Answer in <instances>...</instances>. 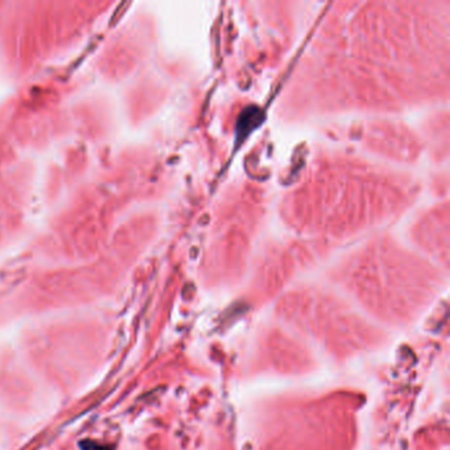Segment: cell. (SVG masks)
Listing matches in <instances>:
<instances>
[{
    "label": "cell",
    "mask_w": 450,
    "mask_h": 450,
    "mask_svg": "<svg viewBox=\"0 0 450 450\" xmlns=\"http://www.w3.org/2000/svg\"><path fill=\"white\" fill-rule=\"evenodd\" d=\"M82 446H83V450H107L106 446L98 445V444H95V442H91V441H85L82 444Z\"/></svg>",
    "instance_id": "1"
}]
</instances>
